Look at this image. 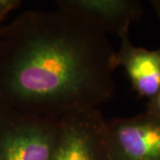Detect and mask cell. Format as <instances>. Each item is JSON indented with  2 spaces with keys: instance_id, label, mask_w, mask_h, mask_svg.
Returning a JSON list of instances; mask_svg holds the SVG:
<instances>
[{
  "instance_id": "1",
  "label": "cell",
  "mask_w": 160,
  "mask_h": 160,
  "mask_svg": "<svg viewBox=\"0 0 160 160\" xmlns=\"http://www.w3.org/2000/svg\"><path fill=\"white\" fill-rule=\"evenodd\" d=\"M117 52L106 34L61 9L29 10L0 27V105L61 118L114 94Z\"/></svg>"
},
{
  "instance_id": "2",
  "label": "cell",
  "mask_w": 160,
  "mask_h": 160,
  "mask_svg": "<svg viewBox=\"0 0 160 160\" xmlns=\"http://www.w3.org/2000/svg\"><path fill=\"white\" fill-rule=\"evenodd\" d=\"M60 132L61 118L0 105V160H52Z\"/></svg>"
},
{
  "instance_id": "3",
  "label": "cell",
  "mask_w": 160,
  "mask_h": 160,
  "mask_svg": "<svg viewBox=\"0 0 160 160\" xmlns=\"http://www.w3.org/2000/svg\"><path fill=\"white\" fill-rule=\"evenodd\" d=\"M106 124L98 109L64 115L52 160H112Z\"/></svg>"
},
{
  "instance_id": "4",
  "label": "cell",
  "mask_w": 160,
  "mask_h": 160,
  "mask_svg": "<svg viewBox=\"0 0 160 160\" xmlns=\"http://www.w3.org/2000/svg\"><path fill=\"white\" fill-rule=\"evenodd\" d=\"M112 160H160V117L146 110L106 124Z\"/></svg>"
},
{
  "instance_id": "5",
  "label": "cell",
  "mask_w": 160,
  "mask_h": 160,
  "mask_svg": "<svg viewBox=\"0 0 160 160\" xmlns=\"http://www.w3.org/2000/svg\"><path fill=\"white\" fill-rule=\"evenodd\" d=\"M56 6L104 34L118 37L128 33L132 22L142 13V4L136 0H61Z\"/></svg>"
},
{
  "instance_id": "6",
  "label": "cell",
  "mask_w": 160,
  "mask_h": 160,
  "mask_svg": "<svg viewBox=\"0 0 160 160\" xmlns=\"http://www.w3.org/2000/svg\"><path fill=\"white\" fill-rule=\"evenodd\" d=\"M117 52L118 68L123 67L132 87L140 97L151 100L160 90V47L148 50L133 46L128 33L119 37Z\"/></svg>"
},
{
  "instance_id": "7",
  "label": "cell",
  "mask_w": 160,
  "mask_h": 160,
  "mask_svg": "<svg viewBox=\"0 0 160 160\" xmlns=\"http://www.w3.org/2000/svg\"><path fill=\"white\" fill-rule=\"evenodd\" d=\"M21 3L18 0H0V27L8 13L20 6Z\"/></svg>"
},
{
  "instance_id": "8",
  "label": "cell",
  "mask_w": 160,
  "mask_h": 160,
  "mask_svg": "<svg viewBox=\"0 0 160 160\" xmlns=\"http://www.w3.org/2000/svg\"><path fill=\"white\" fill-rule=\"evenodd\" d=\"M147 111L160 117V90L154 97L149 101Z\"/></svg>"
},
{
  "instance_id": "9",
  "label": "cell",
  "mask_w": 160,
  "mask_h": 160,
  "mask_svg": "<svg viewBox=\"0 0 160 160\" xmlns=\"http://www.w3.org/2000/svg\"><path fill=\"white\" fill-rule=\"evenodd\" d=\"M150 5L153 7L157 16L160 21V0H153L150 2Z\"/></svg>"
}]
</instances>
